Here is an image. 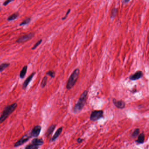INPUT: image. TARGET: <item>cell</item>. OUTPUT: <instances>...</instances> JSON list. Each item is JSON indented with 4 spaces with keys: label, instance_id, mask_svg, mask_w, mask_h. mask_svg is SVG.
<instances>
[{
    "label": "cell",
    "instance_id": "cell-1",
    "mask_svg": "<svg viewBox=\"0 0 149 149\" xmlns=\"http://www.w3.org/2000/svg\"><path fill=\"white\" fill-rule=\"evenodd\" d=\"M88 91L85 90L80 96L78 100L75 104L73 108V112L74 114H78L81 112L84 108L86 102Z\"/></svg>",
    "mask_w": 149,
    "mask_h": 149
},
{
    "label": "cell",
    "instance_id": "cell-2",
    "mask_svg": "<svg viewBox=\"0 0 149 149\" xmlns=\"http://www.w3.org/2000/svg\"><path fill=\"white\" fill-rule=\"evenodd\" d=\"M17 103H14L12 105H7L3 110L0 117V123H2L7 118V117L14 111L17 107Z\"/></svg>",
    "mask_w": 149,
    "mask_h": 149
},
{
    "label": "cell",
    "instance_id": "cell-3",
    "mask_svg": "<svg viewBox=\"0 0 149 149\" xmlns=\"http://www.w3.org/2000/svg\"><path fill=\"white\" fill-rule=\"evenodd\" d=\"M79 69H75L68 80L67 83L66 84V88L67 89L70 90L74 86L79 77Z\"/></svg>",
    "mask_w": 149,
    "mask_h": 149
},
{
    "label": "cell",
    "instance_id": "cell-4",
    "mask_svg": "<svg viewBox=\"0 0 149 149\" xmlns=\"http://www.w3.org/2000/svg\"><path fill=\"white\" fill-rule=\"evenodd\" d=\"M44 143V141L42 138H35L32 140L31 143L27 145L25 148L26 149H37Z\"/></svg>",
    "mask_w": 149,
    "mask_h": 149
},
{
    "label": "cell",
    "instance_id": "cell-5",
    "mask_svg": "<svg viewBox=\"0 0 149 149\" xmlns=\"http://www.w3.org/2000/svg\"><path fill=\"white\" fill-rule=\"evenodd\" d=\"M103 115V112L102 110H95L91 113L90 119L91 121H96L101 119Z\"/></svg>",
    "mask_w": 149,
    "mask_h": 149
},
{
    "label": "cell",
    "instance_id": "cell-6",
    "mask_svg": "<svg viewBox=\"0 0 149 149\" xmlns=\"http://www.w3.org/2000/svg\"><path fill=\"white\" fill-rule=\"evenodd\" d=\"M32 136L31 135L30 133H27L23 135V136L21 138L20 140L17 141L14 145V147H19L22 145L24 144L25 143L27 142L28 140H29L31 138Z\"/></svg>",
    "mask_w": 149,
    "mask_h": 149
},
{
    "label": "cell",
    "instance_id": "cell-7",
    "mask_svg": "<svg viewBox=\"0 0 149 149\" xmlns=\"http://www.w3.org/2000/svg\"><path fill=\"white\" fill-rule=\"evenodd\" d=\"M34 35V34L33 33H31L28 34L24 35L17 40L16 42L18 43H22L26 42L28 40H31L32 38H33Z\"/></svg>",
    "mask_w": 149,
    "mask_h": 149
},
{
    "label": "cell",
    "instance_id": "cell-8",
    "mask_svg": "<svg viewBox=\"0 0 149 149\" xmlns=\"http://www.w3.org/2000/svg\"><path fill=\"white\" fill-rule=\"evenodd\" d=\"M41 129H42V127L40 125H37L34 126L30 133L32 137H38L40 135Z\"/></svg>",
    "mask_w": 149,
    "mask_h": 149
},
{
    "label": "cell",
    "instance_id": "cell-9",
    "mask_svg": "<svg viewBox=\"0 0 149 149\" xmlns=\"http://www.w3.org/2000/svg\"><path fill=\"white\" fill-rule=\"evenodd\" d=\"M35 74V72H33L28 77L26 78V79L25 80V81L24 82L23 85H22V89L23 90H26V88H27V87L28 86V84H29V83L33 79V77H34V76Z\"/></svg>",
    "mask_w": 149,
    "mask_h": 149
},
{
    "label": "cell",
    "instance_id": "cell-10",
    "mask_svg": "<svg viewBox=\"0 0 149 149\" xmlns=\"http://www.w3.org/2000/svg\"><path fill=\"white\" fill-rule=\"evenodd\" d=\"M63 129V127H61L60 128L58 129L56 131V133H55V134H54L53 136L51 138V140H50V142H53L59 137V136L61 135V133L62 132Z\"/></svg>",
    "mask_w": 149,
    "mask_h": 149
},
{
    "label": "cell",
    "instance_id": "cell-11",
    "mask_svg": "<svg viewBox=\"0 0 149 149\" xmlns=\"http://www.w3.org/2000/svg\"><path fill=\"white\" fill-rule=\"evenodd\" d=\"M142 71H138L135 73L134 74L131 75L130 77V79L133 81L139 79L141 77H142Z\"/></svg>",
    "mask_w": 149,
    "mask_h": 149
},
{
    "label": "cell",
    "instance_id": "cell-12",
    "mask_svg": "<svg viewBox=\"0 0 149 149\" xmlns=\"http://www.w3.org/2000/svg\"><path fill=\"white\" fill-rule=\"evenodd\" d=\"M113 102L115 106L119 108H123L125 107V103L122 101H116L114 99Z\"/></svg>",
    "mask_w": 149,
    "mask_h": 149
},
{
    "label": "cell",
    "instance_id": "cell-13",
    "mask_svg": "<svg viewBox=\"0 0 149 149\" xmlns=\"http://www.w3.org/2000/svg\"><path fill=\"white\" fill-rule=\"evenodd\" d=\"M56 125L55 124H53L50 126L48 129L47 132L45 133V135L47 137H49V135L51 134L52 133H53L54 130L56 128Z\"/></svg>",
    "mask_w": 149,
    "mask_h": 149
},
{
    "label": "cell",
    "instance_id": "cell-14",
    "mask_svg": "<svg viewBox=\"0 0 149 149\" xmlns=\"http://www.w3.org/2000/svg\"><path fill=\"white\" fill-rule=\"evenodd\" d=\"M27 68H28L27 66H25L22 69V70H21L20 73V74H19V77L21 79H23L26 76L27 71Z\"/></svg>",
    "mask_w": 149,
    "mask_h": 149
},
{
    "label": "cell",
    "instance_id": "cell-15",
    "mask_svg": "<svg viewBox=\"0 0 149 149\" xmlns=\"http://www.w3.org/2000/svg\"><path fill=\"white\" fill-rule=\"evenodd\" d=\"M145 135L143 133H141L140 134V135L138 136L137 140H136V142L140 144V143H142L144 141Z\"/></svg>",
    "mask_w": 149,
    "mask_h": 149
},
{
    "label": "cell",
    "instance_id": "cell-16",
    "mask_svg": "<svg viewBox=\"0 0 149 149\" xmlns=\"http://www.w3.org/2000/svg\"><path fill=\"white\" fill-rule=\"evenodd\" d=\"M9 65V63H1L0 65V72H2L6 68L8 67Z\"/></svg>",
    "mask_w": 149,
    "mask_h": 149
},
{
    "label": "cell",
    "instance_id": "cell-17",
    "mask_svg": "<svg viewBox=\"0 0 149 149\" xmlns=\"http://www.w3.org/2000/svg\"><path fill=\"white\" fill-rule=\"evenodd\" d=\"M47 79H48V78H47V76H45L43 78V79L42 80V82L41 83V84H40V86L42 88H44L46 86L47 82Z\"/></svg>",
    "mask_w": 149,
    "mask_h": 149
},
{
    "label": "cell",
    "instance_id": "cell-18",
    "mask_svg": "<svg viewBox=\"0 0 149 149\" xmlns=\"http://www.w3.org/2000/svg\"><path fill=\"white\" fill-rule=\"evenodd\" d=\"M19 14L18 13H14L13 14L11 15H10L8 17V19H7V20L8 21H12V20H14L18 17L19 16Z\"/></svg>",
    "mask_w": 149,
    "mask_h": 149
},
{
    "label": "cell",
    "instance_id": "cell-19",
    "mask_svg": "<svg viewBox=\"0 0 149 149\" xmlns=\"http://www.w3.org/2000/svg\"><path fill=\"white\" fill-rule=\"evenodd\" d=\"M47 75H48L51 78H54L56 75V73L54 70H49L46 73Z\"/></svg>",
    "mask_w": 149,
    "mask_h": 149
},
{
    "label": "cell",
    "instance_id": "cell-20",
    "mask_svg": "<svg viewBox=\"0 0 149 149\" xmlns=\"http://www.w3.org/2000/svg\"><path fill=\"white\" fill-rule=\"evenodd\" d=\"M31 21L30 18H28L27 19H26L25 20L23 21L22 22H21V23L20 24V26H23V25H26L27 24L29 23Z\"/></svg>",
    "mask_w": 149,
    "mask_h": 149
},
{
    "label": "cell",
    "instance_id": "cell-21",
    "mask_svg": "<svg viewBox=\"0 0 149 149\" xmlns=\"http://www.w3.org/2000/svg\"><path fill=\"white\" fill-rule=\"evenodd\" d=\"M117 12V9L116 8H113L112 10V12H111V18L112 19L115 18V16Z\"/></svg>",
    "mask_w": 149,
    "mask_h": 149
},
{
    "label": "cell",
    "instance_id": "cell-22",
    "mask_svg": "<svg viewBox=\"0 0 149 149\" xmlns=\"http://www.w3.org/2000/svg\"><path fill=\"white\" fill-rule=\"evenodd\" d=\"M42 42V40H40L37 41V42H36V43H35V44L33 46V47L32 48V49H33V50H34L35 49H36L37 47L39 45H40L41 43V42Z\"/></svg>",
    "mask_w": 149,
    "mask_h": 149
},
{
    "label": "cell",
    "instance_id": "cell-23",
    "mask_svg": "<svg viewBox=\"0 0 149 149\" xmlns=\"http://www.w3.org/2000/svg\"><path fill=\"white\" fill-rule=\"evenodd\" d=\"M139 133V129H136L134 132L132 134V136L133 137H136L137 135H138Z\"/></svg>",
    "mask_w": 149,
    "mask_h": 149
},
{
    "label": "cell",
    "instance_id": "cell-24",
    "mask_svg": "<svg viewBox=\"0 0 149 149\" xmlns=\"http://www.w3.org/2000/svg\"><path fill=\"white\" fill-rule=\"evenodd\" d=\"M14 0H6V1H5V2L3 3V5L4 6H6L8 5L10 3L12 2V1H13Z\"/></svg>",
    "mask_w": 149,
    "mask_h": 149
},
{
    "label": "cell",
    "instance_id": "cell-25",
    "mask_svg": "<svg viewBox=\"0 0 149 149\" xmlns=\"http://www.w3.org/2000/svg\"><path fill=\"white\" fill-rule=\"evenodd\" d=\"M70 9H69L68 10V12H67L66 13V14L65 16L64 17H63V18L62 19V20H65V19H66V18H67V17H68V14H69V13H70Z\"/></svg>",
    "mask_w": 149,
    "mask_h": 149
},
{
    "label": "cell",
    "instance_id": "cell-26",
    "mask_svg": "<svg viewBox=\"0 0 149 149\" xmlns=\"http://www.w3.org/2000/svg\"><path fill=\"white\" fill-rule=\"evenodd\" d=\"M83 140H84V139H81V138H78L77 139V143H80L81 142H82V141Z\"/></svg>",
    "mask_w": 149,
    "mask_h": 149
},
{
    "label": "cell",
    "instance_id": "cell-27",
    "mask_svg": "<svg viewBox=\"0 0 149 149\" xmlns=\"http://www.w3.org/2000/svg\"><path fill=\"white\" fill-rule=\"evenodd\" d=\"M130 0H123V2L124 3H127Z\"/></svg>",
    "mask_w": 149,
    "mask_h": 149
},
{
    "label": "cell",
    "instance_id": "cell-28",
    "mask_svg": "<svg viewBox=\"0 0 149 149\" xmlns=\"http://www.w3.org/2000/svg\"><path fill=\"white\" fill-rule=\"evenodd\" d=\"M148 42H149V39H148Z\"/></svg>",
    "mask_w": 149,
    "mask_h": 149
}]
</instances>
